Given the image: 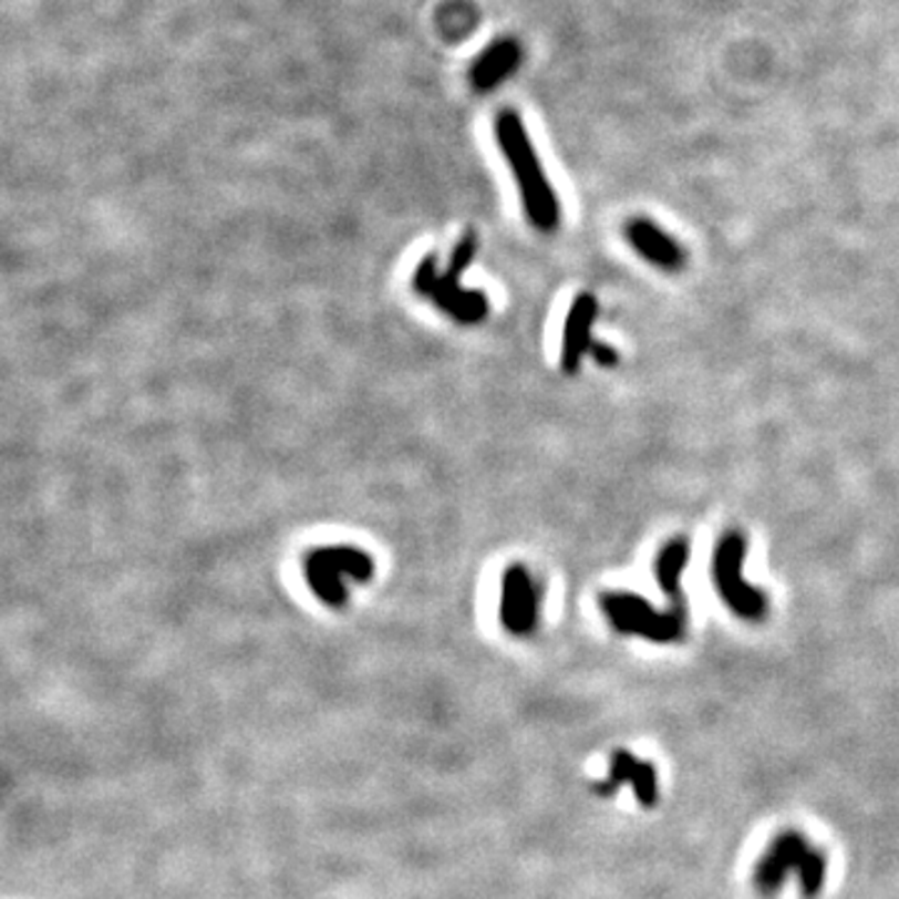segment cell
Masks as SVG:
<instances>
[{"instance_id":"1","label":"cell","mask_w":899,"mask_h":899,"mask_svg":"<svg viewBox=\"0 0 899 899\" xmlns=\"http://www.w3.org/2000/svg\"><path fill=\"white\" fill-rule=\"evenodd\" d=\"M495 135L507 163H510L517 188H520L527 218H530L537 230L552 232L557 223H560V203H557L552 185L547 183V175L540 161H537L530 135H527L520 115L513 111L497 113Z\"/></svg>"},{"instance_id":"2","label":"cell","mask_w":899,"mask_h":899,"mask_svg":"<svg viewBox=\"0 0 899 899\" xmlns=\"http://www.w3.org/2000/svg\"><path fill=\"white\" fill-rule=\"evenodd\" d=\"M745 557H747V537L730 530L717 540L715 552H712V580L722 602L747 622H762L767 618L769 600L765 590L750 585L745 578Z\"/></svg>"},{"instance_id":"3","label":"cell","mask_w":899,"mask_h":899,"mask_svg":"<svg viewBox=\"0 0 899 899\" xmlns=\"http://www.w3.org/2000/svg\"><path fill=\"white\" fill-rule=\"evenodd\" d=\"M600 608L612 628L622 634H638L658 644L678 642L685 634V604H672L668 612H662L654 610L640 595L604 592L600 595Z\"/></svg>"},{"instance_id":"4","label":"cell","mask_w":899,"mask_h":899,"mask_svg":"<svg viewBox=\"0 0 899 899\" xmlns=\"http://www.w3.org/2000/svg\"><path fill=\"white\" fill-rule=\"evenodd\" d=\"M787 872H797L805 895L813 897L825 885L827 862L823 852H815V849L805 843L803 835L785 833L772 843L765 857L760 859V865L755 869V885L765 895H772L785 885Z\"/></svg>"},{"instance_id":"5","label":"cell","mask_w":899,"mask_h":899,"mask_svg":"<svg viewBox=\"0 0 899 899\" xmlns=\"http://www.w3.org/2000/svg\"><path fill=\"white\" fill-rule=\"evenodd\" d=\"M540 618V595L533 575L523 565L505 570L500 595V622L510 634H530Z\"/></svg>"},{"instance_id":"6","label":"cell","mask_w":899,"mask_h":899,"mask_svg":"<svg viewBox=\"0 0 899 899\" xmlns=\"http://www.w3.org/2000/svg\"><path fill=\"white\" fill-rule=\"evenodd\" d=\"M624 238H628L630 248L654 268L668 272H678L685 268L688 262L685 248H682L670 232H664L660 225H654L648 218H632L624 225Z\"/></svg>"},{"instance_id":"7","label":"cell","mask_w":899,"mask_h":899,"mask_svg":"<svg viewBox=\"0 0 899 899\" xmlns=\"http://www.w3.org/2000/svg\"><path fill=\"white\" fill-rule=\"evenodd\" d=\"M595 318H598V300H595L590 292H580L568 312V320H565V335L560 350L562 373L575 375L582 368V360L592 348Z\"/></svg>"},{"instance_id":"8","label":"cell","mask_w":899,"mask_h":899,"mask_svg":"<svg viewBox=\"0 0 899 899\" xmlns=\"http://www.w3.org/2000/svg\"><path fill=\"white\" fill-rule=\"evenodd\" d=\"M435 306L447 312L450 318L463 322V326H475L487 316V298L480 290H465L461 282L450 276H437L433 288L427 292Z\"/></svg>"},{"instance_id":"9","label":"cell","mask_w":899,"mask_h":899,"mask_svg":"<svg viewBox=\"0 0 899 899\" xmlns=\"http://www.w3.org/2000/svg\"><path fill=\"white\" fill-rule=\"evenodd\" d=\"M630 785L634 789V797L644 807H652L658 799V777H654V767L648 762L634 760L630 752H614L610 762L608 782L600 787L602 795H610L614 787Z\"/></svg>"},{"instance_id":"10","label":"cell","mask_w":899,"mask_h":899,"mask_svg":"<svg viewBox=\"0 0 899 899\" xmlns=\"http://www.w3.org/2000/svg\"><path fill=\"white\" fill-rule=\"evenodd\" d=\"M517 63H520V45L513 38H503L477 58L471 71V83L475 91H490L515 71Z\"/></svg>"},{"instance_id":"11","label":"cell","mask_w":899,"mask_h":899,"mask_svg":"<svg viewBox=\"0 0 899 899\" xmlns=\"http://www.w3.org/2000/svg\"><path fill=\"white\" fill-rule=\"evenodd\" d=\"M690 560V542L685 537H674L662 547L654 557V580H658L660 590L668 595L672 604H685V595H682V572L688 568Z\"/></svg>"},{"instance_id":"12","label":"cell","mask_w":899,"mask_h":899,"mask_svg":"<svg viewBox=\"0 0 899 899\" xmlns=\"http://www.w3.org/2000/svg\"><path fill=\"white\" fill-rule=\"evenodd\" d=\"M306 562L312 565H320V568H328L338 575H350V578H355L360 582H365L373 578V557L363 550H355V547H320V550H312L308 555Z\"/></svg>"},{"instance_id":"13","label":"cell","mask_w":899,"mask_h":899,"mask_svg":"<svg viewBox=\"0 0 899 899\" xmlns=\"http://www.w3.org/2000/svg\"><path fill=\"white\" fill-rule=\"evenodd\" d=\"M306 575L310 590L318 595V600H322L330 608H345L348 602V590L343 580H340L338 572H332L328 568H320V565L306 562Z\"/></svg>"},{"instance_id":"14","label":"cell","mask_w":899,"mask_h":899,"mask_svg":"<svg viewBox=\"0 0 899 899\" xmlns=\"http://www.w3.org/2000/svg\"><path fill=\"white\" fill-rule=\"evenodd\" d=\"M475 252H477V236H475V232H465V236H463L461 240H457L453 256H450L445 276L461 280L463 272H465L467 268H471Z\"/></svg>"},{"instance_id":"15","label":"cell","mask_w":899,"mask_h":899,"mask_svg":"<svg viewBox=\"0 0 899 899\" xmlns=\"http://www.w3.org/2000/svg\"><path fill=\"white\" fill-rule=\"evenodd\" d=\"M435 280H437V262H435V256H427L425 260H420V266L415 268L413 290L417 292V296H427Z\"/></svg>"},{"instance_id":"16","label":"cell","mask_w":899,"mask_h":899,"mask_svg":"<svg viewBox=\"0 0 899 899\" xmlns=\"http://www.w3.org/2000/svg\"><path fill=\"white\" fill-rule=\"evenodd\" d=\"M590 353H592V358H595V363H598L600 368H614V365L620 363L618 350L610 348V345H604V343H592Z\"/></svg>"}]
</instances>
